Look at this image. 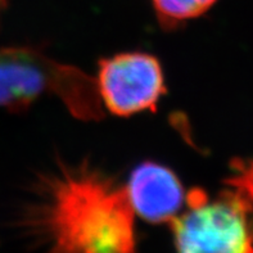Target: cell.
Returning a JSON list of instances; mask_svg holds the SVG:
<instances>
[{
  "mask_svg": "<svg viewBox=\"0 0 253 253\" xmlns=\"http://www.w3.org/2000/svg\"><path fill=\"white\" fill-rule=\"evenodd\" d=\"M22 225L46 253H136L126 186L87 161H59L32 180Z\"/></svg>",
  "mask_w": 253,
  "mask_h": 253,
  "instance_id": "obj_1",
  "label": "cell"
},
{
  "mask_svg": "<svg viewBox=\"0 0 253 253\" xmlns=\"http://www.w3.org/2000/svg\"><path fill=\"white\" fill-rule=\"evenodd\" d=\"M54 94L80 120H99L103 104L94 77L30 46L0 49V107L22 111Z\"/></svg>",
  "mask_w": 253,
  "mask_h": 253,
  "instance_id": "obj_2",
  "label": "cell"
},
{
  "mask_svg": "<svg viewBox=\"0 0 253 253\" xmlns=\"http://www.w3.org/2000/svg\"><path fill=\"white\" fill-rule=\"evenodd\" d=\"M226 188L211 198L194 188L185 210L171 221L177 253H253V206L241 190Z\"/></svg>",
  "mask_w": 253,
  "mask_h": 253,
  "instance_id": "obj_3",
  "label": "cell"
},
{
  "mask_svg": "<svg viewBox=\"0 0 253 253\" xmlns=\"http://www.w3.org/2000/svg\"><path fill=\"white\" fill-rule=\"evenodd\" d=\"M95 83L103 107L120 117L154 111L166 93L160 61L143 51L102 59Z\"/></svg>",
  "mask_w": 253,
  "mask_h": 253,
  "instance_id": "obj_4",
  "label": "cell"
},
{
  "mask_svg": "<svg viewBox=\"0 0 253 253\" xmlns=\"http://www.w3.org/2000/svg\"><path fill=\"white\" fill-rule=\"evenodd\" d=\"M135 216L153 224H171L185 203L183 185L172 170L156 162L135 167L126 184Z\"/></svg>",
  "mask_w": 253,
  "mask_h": 253,
  "instance_id": "obj_5",
  "label": "cell"
},
{
  "mask_svg": "<svg viewBox=\"0 0 253 253\" xmlns=\"http://www.w3.org/2000/svg\"><path fill=\"white\" fill-rule=\"evenodd\" d=\"M161 25L169 29L205 14L217 0H151Z\"/></svg>",
  "mask_w": 253,
  "mask_h": 253,
  "instance_id": "obj_6",
  "label": "cell"
},
{
  "mask_svg": "<svg viewBox=\"0 0 253 253\" xmlns=\"http://www.w3.org/2000/svg\"><path fill=\"white\" fill-rule=\"evenodd\" d=\"M229 181L239 186L253 202V161H237Z\"/></svg>",
  "mask_w": 253,
  "mask_h": 253,
  "instance_id": "obj_7",
  "label": "cell"
},
{
  "mask_svg": "<svg viewBox=\"0 0 253 253\" xmlns=\"http://www.w3.org/2000/svg\"><path fill=\"white\" fill-rule=\"evenodd\" d=\"M6 6V0H0V17H1V13L5 9Z\"/></svg>",
  "mask_w": 253,
  "mask_h": 253,
  "instance_id": "obj_8",
  "label": "cell"
}]
</instances>
